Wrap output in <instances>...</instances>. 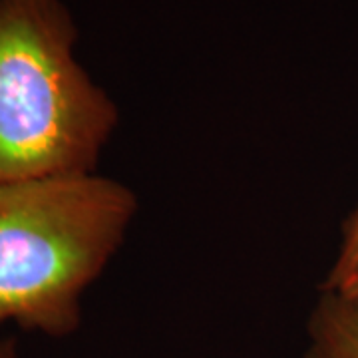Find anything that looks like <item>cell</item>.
Returning <instances> with one entry per match:
<instances>
[{
	"label": "cell",
	"mask_w": 358,
	"mask_h": 358,
	"mask_svg": "<svg viewBox=\"0 0 358 358\" xmlns=\"http://www.w3.org/2000/svg\"><path fill=\"white\" fill-rule=\"evenodd\" d=\"M62 0H0V181L94 173L120 108L74 56Z\"/></svg>",
	"instance_id": "cell-2"
},
{
	"label": "cell",
	"mask_w": 358,
	"mask_h": 358,
	"mask_svg": "<svg viewBox=\"0 0 358 358\" xmlns=\"http://www.w3.org/2000/svg\"><path fill=\"white\" fill-rule=\"evenodd\" d=\"M0 358H18V345L13 336L0 341Z\"/></svg>",
	"instance_id": "cell-5"
},
{
	"label": "cell",
	"mask_w": 358,
	"mask_h": 358,
	"mask_svg": "<svg viewBox=\"0 0 358 358\" xmlns=\"http://www.w3.org/2000/svg\"><path fill=\"white\" fill-rule=\"evenodd\" d=\"M301 358H358V294L319 291Z\"/></svg>",
	"instance_id": "cell-3"
},
{
	"label": "cell",
	"mask_w": 358,
	"mask_h": 358,
	"mask_svg": "<svg viewBox=\"0 0 358 358\" xmlns=\"http://www.w3.org/2000/svg\"><path fill=\"white\" fill-rule=\"evenodd\" d=\"M320 291L358 294V203L343 225L341 245Z\"/></svg>",
	"instance_id": "cell-4"
},
{
	"label": "cell",
	"mask_w": 358,
	"mask_h": 358,
	"mask_svg": "<svg viewBox=\"0 0 358 358\" xmlns=\"http://www.w3.org/2000/svg\"><path fill=\"white\" fill-rule=\"evenodd\" d=\"M138 195L94 173L0 181V327L66 338L126 243Z\"/></svg>",
	"instance_id": "cell-1"
}]
</instances>
